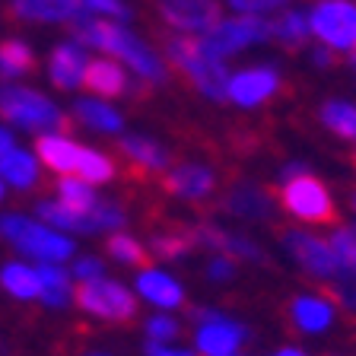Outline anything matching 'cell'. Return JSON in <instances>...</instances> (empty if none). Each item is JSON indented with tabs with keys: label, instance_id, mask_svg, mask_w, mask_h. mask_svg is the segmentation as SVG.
<instances>
[{
	"label": "cell",
	"instance_id": "12",
	"mask_svg": "<svg viewBox=\"0 0 356 356\" xmlns=\"http://www.w3.org/2000/svg\"><path fill=\"white\" fill-rule=\"evenodd\" d=\"M286 248H289V254H293V258H296L312 277L334 280V283L353 280V277H350L347 270L337 264V258H334V252H331V245H327L325 238L312 236V232H302V229H289L286 232Z\"/></svg>",
	"mask_w": 356,
	"mask_h": 356
},
{
	"label": "cell",
	"instance_id": "43",
	"mask_svg": "<svg viewBox=\"0 0 356 356\" xmlns=\"http://www.w3.org/2000/svg\"><path fill=\"white\" fill-rule=\"evenodd\" d=\"M315 64H318V67H331L334 64V51H331V48H325V44H321L318 51H315Z\"/></svg>",
	"mask_w": 356,
	"mask_h": 356
},
{
	"label": "cell",
	"instance_id": "31",
	"mask_svg": "<svg viewBox=\"0 0 356 356\" xmlns=\"http://www.w3.org/2000/svg\"><path fill=\"white\" fill-rule=\"evenodd\" d=\"M54 197H58L60 204H67V207H74V210H89L99 200V194H96V188L89 185V181H83V178L60 175L58 188H54Z\"/></svg>",
	"mask_w": 356,
	"mask_h": 356
},
{
	"label": "cell",
	"instance_id": "8",
	"mask_svg": "<svg viewBox=\"0 0 356 356\" xmlns=\"http://www.w3.org/2000/svg\"><path fill=\"white\" fill-rule=\"evenodd\" d=\"M312 35L331 51L356 48V3L353 0H315L309 13Z\"/></svg>",
	"mask_w": 356,
	"mask_h": 356
},
{
	"label": "cell",
	"instance_id": "1",
	"mask_svg": "<svg viewBox=\"0 0 356 356\" xmlns=\"http://www.w3.org/2000/svg\"><path fill=\"white\" fill-rule=\"evenodd\" d=\"M74 35L83 48H99V51L121 58L140 80L153 83V86H163L169 80V67L163 64V58L143 38H137L131 29H124L121 22L92 19L89 13H83L74 19Z\"/></svg>",
	"mask_w": 356,
	"mask_h": 356
},
{
	"label": "cell",
	"instance_id": "48",
	"mask_svg": "<svg viewBox=\"0 0 356 356\" xmlns=\"http://www.w3.org/2000/svg\"><path fill=\"white\" fill-rule=\"evenodd\" d=\"M350 67H353V70H356V48H353V51H350Z\"/></svg>",
	"mask_w": 356,
	"mask_h": 356
},
{
	"label": "cell",
	"instance_id": "40",
	"mask_svg": "<svg viewBox=\"0 0 356 356\" xmlns=\"http://www.w3.org/2000/svg\"><path fill=\"white\" fill-rule=\"evenodd\" d=\"M143 356H197V353H194V350L178 347V343H153V341H147L143 343Z\"/></svg>",
	"mask_w": 356,
	"mask_h": 356
},
{
	"label": "cell",
	"instance_id": "20",
	"mask_svg": "<svg viewBox=\"0 0 356 356\" xmlns=\"http://www.w3.org/2000/svg\"><path fill=\"white\" fill-rule=\"evenodd\" d=\"M42 178V163L29 149L13 147L10 153L0 156V181L13 191H35Z\"/></svg>",
	"mask_w": 356,
	"mask_h": 356
},
{
	"label": "cell",
	"instance_id": "9",
	"mask_svg": "<svg viewBox=\"0 0 356 356\" xmlns=\"http://www.w3.org/2000/svg\"><path fill=\"white\" fill-rule=\"evenodd\" d=\"M194 321H197V331H194V353L197 356H236L248 337L242 325L229 321L213 309H197Z\"/></svg>",
	"mask_w": 356,
	"mask_h": 356
},
{
	"label": "cell",
	"instance_id": "10",
	"mask_svg": "<svg viewBox=\"0 0 356 356\" xmlns=\"http://www.w3.org/2000/svg\"><path fill=\"white\" fill-rule=\"evenodd\" d=\"M267 38H270V22L267 19H261V16H232V19H220L210 32H204L200 42L226 60L229 54L242 51L245 44L267 42Z\"/></svg>",
	"mask_w": 356,
	"mask_h": 356
},
{
	"label": "cell",
	"instance_id": "22",
	"mask_svg": "<svg viewBox=\"0 0 356 356\" xmlns=\"http://www.w3.org/2000/svg\"><path fill=\"white\" fill-rule=\"evenodd\" d=\"M118 149L124 153V159L140 172V175H159V172L169 169V149L163 143L149 140V137H140V134H131V137H121Z\"/></svg>",
	"mask_w": 356,
	"mask_h": 356
},
{
	"label": "cell",
	"instance_id": "32",
	"mask_svg": "<svg viewBox=\"0 0 356 356\" xmlns=\"http://www.w3.org/2000/svg\"><path fill=\"white\" fill-rule=\"evenodd\" d=\"M105 252L111 254V261H118L124 267H147V248L131 232H111L105 242Z\"/></svg>",
	"mask_w": 356,
	"mask_h": 356
},
{
	"label": "cell",
	"instance_id": "49",
	"mask_svg": "<svg viewBox=\"0 0 356 356\" xmlns=\"http://www.w3.org/2000/svg\"><path fill=\"white\" fill-rule=\"evenodd\" d=\"M353 204H356V197H353Z\"/></svg>",
	"mask_w": 356,
	"mask_h": 356
},
{
	"label": "cell",
	"instance_id": "42",
	"mask_svg": "<svg viewBox=\"0 0 356 356\" xmlns=\"http://www.w3.org/2000/svg\"><path fill=\"white\" fill-rule=\"evenodd\" d=\"M337 296H341V305H347V309L356 315V280L337 283Z\"/></svg>",
	"mask_w": 356,
	"mask_h": 356
},
{
	"label": "cell",
	"instance_id": "16",
	"mask_svg": "<svg viewBox=\"0 0 356 356\" xmlns=\"http://www.w3.org/2000/svg\"><path fill=\"white\" fill-rule=\"evenodd\" d=\"M0 293L10 296L19 305H32L38 302L42 293V280H38V264L22 258H10L0 264Z\"/></svg>",
	"mask_w": 356,
	"mask_h": 356
},
{
	"label": "cell",
	"instance_id": "33",
	"mask_svg": "<svg viewBox=\"0 0 356 356\" xmlns=\"http://www.w3.org/2000/svg\"><path fill=\"white\" fill-rule=\"evenodd\" d=\"M118 175V169H115V163H111L105 153H99V149L92 147H83V156H80V172H76V178H83V181H89V185H105V181H111V178Z\"/></svg>",
	"mask_w": 356,
	"mask_h": 356
},
{
	"label": "cell",
	"instance_id": "35",
	"mask_svg": "<svg viewBox=\"0 0 356 356\" xmlns=\"http://www.w3.org/2000/svg\"><path fill=\"white\" fill-rule=\"evenodd\" d=\"M143 334H147V341H153V343H175V337L181 334V325L172 318V312H153V315L143 321Z\"/></svg>",
	"mask_w": 356,
	"mask_h": 356
},
{
	"label": "cell",
	"instance_id": "36",
	"mask_svg": "<svg viewBox=\"0 0 356 356\" xmlns=\"http://www.w3.org/2000/svg\"><path fill=\"white\" fill-rule=\"evenodd\" d=\"M67 270H70V277H74L76 286H80V283H92V280L108 277L105 274V261L99 258V254H74L70 264H67Z\"/></svg>",
	"mask_w": 356,
	"mask_h": 356
},
{
	"label": "cell",
	"instance_id": "28",
	"mask_svg": "<svg viewBox=\"0 0 356 356\" xmlns=\"http://www.w3.org/2000/svg\"><path fill=\"white\" fill-rule=\"evenodd\" d=\"M222 204H226L229 213L245 216V220H258V216L270 213V197L252 185H242V188H236V191H229Z\"/></svg>",
	"mask_w": 356,
	"mask_h": 356
},
{
	"label": "cell",
	"instance_id": "13",
	"mask_svg": "<svg viewBox=\"0 0 356 356\" xmlns=\"http://www.w3.org/2000/svg\"><path fill=\"white\" fill-rule=\"evenodd\" d=\"M134 296L137 302L153 305V312H175L185 305V286L163 267L147 264L137 267V277H134Z\"/></svg>",
	"mask_w": 356,
	"mask_h": 356
},
{
	"label": "cell",
	"instance_id": "15",
	"mask_svg": "<svg viewBox=\"0 0 356 356\" xmlns=\"http://www.w3.org/2000/svg\"><path fill=\"white\" fill-rule=\"evenodd\" d=\"M163 185L178 200H207L216 188V172L200 163H181L163 178Z\"/></svg>",
	"mask_w": 356,
	"mask_h": 356
},
{
	"label": "cell",
	"instance_id": "4",
	"mask_svg": "<svg viewBox=\"0 0 356 356\" xmlns=\"http://www.w3.org/2000/svg\"><path fill=\"white\" fill-rule=\"evenodd\" d=\"M35 216L48 222L51 229L64 232V236H96V232H121L127 226V213L118 200H102L99 197L89 210H74L60 204L58 197H44L35 204Z\"/></svg>",
	"mask_w": 356,
	"mask_h": 356
},
{
	"label": "cell",
	"instance_id": "45",
	"mask_svg": "<svg viewBox=\"0 0 356 356\" xmlns=\"http://www.w3.org/2000/svg\"><path fill=\"white\" fill-rule=\"evenodd\" d=\"M274 356H305L302 350H296V347H283V350H277Z\"/></svg>",
	"mask_w": 356,
	"mask_h": 356
},
{
	"label": "cell",
	"instance_id": "29",
	"mask_svg": "<svg viewBox=\"0 0 356 356\" xmlns=\"http://www.w3.org/2000/svg\"><path fill=\"white\" fill-rule=\"evenodd\" d=\"M321 124L343 140H356V105L347 99H327L321 105Z\"/></svg>",
	"mask_w": 356,
	"mask_h": 356
},
{
	"label": "cell",
	"instance_id": "18",
	"mask_svg": "<svg viewBox=\"0 0 356 356\" xmlns=\"http://www.w3.org/2000/svg\"><path fill=\"white\" fill-rule=\"evenodd\" d=\"M38 280H42V293H38V305L48 312H67L74 305L76 283L67 270V264H38Z\"/></svg>",
	"mask_w": 356,
	"mask_h": 356
},
{
	"label": "cell",
	"instance_id": "46",
	"mask_svg": "<svg viewBox=\"0 0 356 356\" xmlns=\"http://www.w3.org/2000/svg\"><path fill=\"white\" fill-rule=\"evenodd\" d=\"M80 356H115V353H108V350H86V353H80Z\"/></svg>",
	"mask_w": 356,
	"mask_h": 356
},
{
	"label": "cell",
	"instance_id": "27",
	"mask_svg": "<svg viewBox=\"0 0 356 356\" xmlns=\"http://www.w3.org/2000/svg\"><path fill=\"white\" fill-rule=\"evenodd\" d=\"M312 35L309 26V13H299V10H286L270 22V38H277L286 48H302Z\"/></svg>",
	"mask_w": 356,
	"mask_h": 356
},
{
	"label": "cell",
	"instance_id": "41",
	"mask_svg": "<svg viewBox=\"0 0 356 356\" xmlns=\"http://www.w3.org/2000/svg\"><path fill=\"white\" fill-rule=\"evenodd\" d=\"M232 270H236V264H232V258H226V254H216V258L207 264L210 280H229Z\"/></svg>",
	"mask_w": 356,
	"mask_h": 356
},
{
	"label": "cell",
	"instance_id": "2",
	"mask_svg": "<svg viewBox=\"0 0 356 356\" xmlns=\"http://www.w3.org/2000/svg\"><path fill=\"white\" fill-rule=\"evenodd\" d=\"M0 238L19 254L22 261L32 264H70L76 254L74 236L51 229L48 222H42L35 213H0Z\"/></svg>",
	"mask_w": 356,
	"mask_h": 356
},
{
	"label": "cell",
	"instance_id": "24",
	"mask_svg": "<svg viewBox=\"0 0 356 356\" xmlns=\"http://www.w3.org/2000/svg\"><path fill=\"white\" fill-rule=\"evenodd\" d=\"M289 318L299 331L305 334H321L331 327L334 321V302L327 296H296L293 305H289Z\"/></svg>",
	"mask_w": 356,
	"mask_h": 356
},
{
	"label": "cell",
	"instance_id": "7",
	"mask_svg": "<svg viewBox=\"0 0 356 356\" xmlns=\"http://www.w3.org/2000/svg\"><path fill=\"white\" fill-rule=\"evenodd\" d=\"M74 305L96 321H105V325H127V321L137 315V296L134 289L124 286L115 277H102V280L92 283H80L76 286Z\"/></svg>",
	"mask_w": 356,
	"mask_h": 356
},
{
	"label": "cell",
	"instance_id": "30",
	"mask_svg": "<svg viewBox=\"0 0 356 356\" xmlns=\"http://www.w3.org/2000/svg\"><path fill=\"white\" fill-rule=\"evenodd\" d=\"M35 67V54L26 42L19 38H7L0 42V80H13V76L29 74Z\"/></svg>",
	"mask_w": 356,
	"mask_h": 356
},
{
	"label": "cell",
	"instance_id": "39",
	"mask_svg": "<svg viewBox=\"0 0 356 356\" xmlns=\"http://www.w3.org/2000/svg\"><path fill=\"white\" fill-rule=\"evenodd\" d=\"M226 3L236 10V16H264L286 7V0H226Z\"/></svg>",
	"mask_w": 356,
	"mask_h": 356
},
{
	"label": "cell",
	"instance_id": "23",
	"mask_svg": "<svg viewBox=\"0 0 356 356\" xmlns=\"http://www.w3.org/2000/svg\"><path fill=\"white\" fill-rule=\"evenodd\" d=\"M83 86H89L96 92L99 99H118L131 92V76L121 64L108 58H99V60H89L86 64V76H83Z\"/></svg>",
	"mask_w": 356,
	"mask_h": 356
},
{
	"label": "cell",
	"instance_id": "14",
	"mask_svg": "<svg viewBox=\"0 0 356 356\" xmlns=\"http://www.w3.org/2000/svg\"><path fill=\"white\" fill-rule=\"evenodd\" d=\"M277 89H280V74H277V67H270V64L245 67V70H238V74L229 76L226 102H236V105H242V108H254V105H264Z\"/></svg>",
	"mask_w": 356,
	"mask_h": 356
},
{
	"label": "cell",
	"instance_id": "44",
	"mask_svg": "<svg viewBox=\"0 0 356 356\" xmlns=\"http://www.w3.org/2000/svg\"><path fill=\"white\" fill-rule=\"evenodd\" d=\"M16 147V140H13V134L7 131V127H0V156L3 153H10V149Z\"/></svg>",
	"mask_w": 356,
	"mask_h": 356
},
{
	"label": "cell",
	"instance_id": "47",
	"mask_svg": "<svg viewBox=\"0 0 356 356\" xmlns=\"http://www.w3.org/2000/svg\"><path fill=\"white\" fill-rule=\"evenodd\" d=\"M3 197H7V185L0 181V204H3Z\"/></svg>",
	"mask_w": 356,
	"mask_h": 356
},
{
	"label": "cell",
	"instance_id": "38",
	"mask_svg": "<svg viewBox=\"0 0 356 356\" xmlns=\"http://www.w3.org/2000/svg\"><path fill=\"white\" fill-rule=\"evenodd\" d=\"M80 3L89 16H99V19H111V22L131 19V7L124 0H80Z\"/></svg>",
	"mask_w": 356,
	"mask_h": 356
},
{
	"label": "cell",
	"instance_id": "37",
	"mask_svg": "<svg viewBox=\"0 0 356 356\" xmlns=\"http://www.w3.org/2000/svg\"><path fill=\"white\" fill-rule=\"evenodd\" d=\"M191 238L181 236V232H163V236H153L149 242V252L156 258H185V252H191Z\"/></svg>",
	"mask_w": 356,
	"mask_h": 356
},
{
	"label": "cell",
	"instance_id": "21",
	"mask_svg": "<svg viewBox=\"0 0 356 356\" xmlns=\"http://www.w3.org/2000/svg\"><path fill=\"white\" fill-rule=\"evenodd\" d=\"M10 13L26 22H74L86 10L80 0H13Z\"/></svg>",
	"mask_w": 356,
	"mask_h": 356
},
{
	"label": "cell",
	"instance_id": "19",
	"mask_svg": "<svg viewBox=\"0 0 356 356\" xmlns=\"http://www.w3.org/2000/svg\"><path fill=\"white\" fill-rule=\"evenodd\" d=\"M86 48L80 42H64L51 51V60H48V74H51V83L58 89H76L83 86V76H86Z\"/></svg>",
	"mask_w": 356,
	"mask_h": 356
},
{
	"label": "cell",
	"instance_id": "34",
	"mask_svg": "<svg viewBox=\"0 0 356 356\" xmlns=\"http://www.w3.org/2000/svg\"><path fill=\"white\" fill-rule=\"evenodd\" d=\"M327 245H331L337 264L356 280V226H343V229H337Z\"/></svg>",
	"mask_w": 356,
	"mask_h": 356
},
{
	"label": "cell",
	"instance_id": "5",
	"mask_svg": "<svg viewBox=\"0 0 356 356\" xmlns=\"http://www.w3.org/2000/svg\"><path fill=\"white\" fill-rule=\"evenodd\" d=\"M280 204L289 216L309 226H327L337 216L327 188L302 163H289L280 169Z\"/></svg>",
	"mask_w": 356,
	"mask_h": 356
},
{
	"label": "cell",
	"instance_id": "6",
	"mask_svg": "<svg viewBox=\"0 0 356 356\" xmlns=\"http://www.w3.org/2000/svg\"><path fill=\"white\" fill-rule=\"evenodd\" d=\"M0 115L10 124L35 134H64L70 127V118L51 99H44L35 89L7 86V83H0Z\"/></svg>",
	"mask_w": 356,
	"mask_h": 356
},
{
	"label": "cell",
	"instance_id": "17",
	"mask_svg": "<svg viewBox=\"0 0 356 356\" xmlns=\"http://www.w3.org/2000/svg\"><path fill=\"white\" fill-rule=\"evenodd\" d=\"M35 156L44 169H51L54 175H76L80 172V156L83 147L70 140L67 134H38Z\"/></svg>",
	"mask_w": 356,
	"mask_h": 356
},
{
	"label": "cell",
	"instance_id": "26",
	"mask_svg": "<svg viewBox=\"0 0 356 356\" xmlns=\"http://www.w3.org/2000/svg\"><path fill=\"white\" fill-rule=\"evenodd\" d=\"M74 118L83 121L86 127H92V131H102V134H118L121 127H124L121 111L111 108L102 99H80V102L74 105Z\"/></svg>",
	"mask_w": 356,
	"mask_h": 356
},
{
	"label": "cell",
	"instance_id": "25",
	"mask_svg": "<svg viewBox=\"0 0 356 356\" xmlns=\"http://www.w3.org/2000/svg\"><path fill=\"white\" fill-rule=\"evenodd\" d=\"M191 242H200V245H210L213 252L220 254H242V258H261V248L258 245H252L248 238L242 236H229V232H222L220 226H197V229L191 232Z\"/></svg>",
	"mask_w": 356,
	"mask_h": 356
},
{
	"label": "cell",
	"instance_id": "11",
	"mask_svg": "<svg viewBox=\"0 0 356 356\" xmlns=\"http://www.w3.org/2000/svg\"><path fill=\"white\" fill-rule=\"evenodd\" d=\"M156 13L169 29L181 32H194L204 35L222 19V7L220 0H156Z\"/></svg>",
	"mask_w": 356,
	"mask_h": 356
},
{
	"label": "cell",
	"instance_id": "3",
	"mask_svg": "<svg viewBox=\"0 0 356 356\" xmlns=\"http://www.w3.org/2000/svg\"><path fill=\"white\" fill-rule=\"evenodd\" d=\"M165 58L191 80L204 99L210 102H226V86H229V67L220 54H213L200 35H169L163 42Z\"/></svg>",
	"mask_w": 356,
	"mask_h": 356
}]
</instances>
